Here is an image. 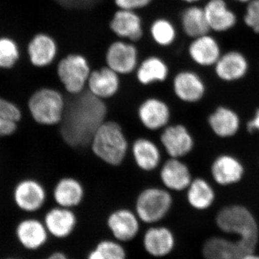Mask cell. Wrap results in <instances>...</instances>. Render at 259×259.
<instances>
[{"label": "cell", "mask_w": 259, "mask_h": 259, "mask_svg": "<svg viewBox=\"0 0 259 259\" xmlns=\"http://www.w3.org/2000/svg\"><path fill=\"white\" fill-rule=\"evenodd\" d=\"M71 97L59 125L61 139L72 148L89 147L97 130L107 120L108 106L87 90Z\"/></svg>", "instance_id": "1"}, {"label": "cell", "mask_w": 259, "mask_h": 259, "mask_svg": "<svg viewBox=\"0 0 259 259\" xmlns=\"http://www.w3.org/2000/svg\"><path fill=\"white\" fill-rule=\"evenodd\" d=\"M89 147L99 161L118 167L125 162L131 144L122 126L117 121L107 120L97 130Z\"/></svg>", "instance_id": "2"}, {"label": "cell", "mask_w": 259, "mask_h": 259, "mask_svg": "<svg viewBox=\"0 0 259 259\" xmlns=\"http://www.w3.org/2000/svg\"><path fill=\"white\" fill-rule=\"evenodd\" d=\"M215 223L223 233L236 235L252 249H256L259 241L258 223L244 206L232 204L223 207L216 215Z\"/></svg>", "instance_id": "3"}, {"label": "cell", "mask_w": 259, "mask_h": 259, "mask_svg": "<svg viewBox=\"0 0 259 259\" xmlns=\"http://www.w3.org/2000/svg\"><path fill=\"white\" fill-rule=\"evenodd\" d=\"M27 105L29 114L35 123L44 127H53L60 125L67 101L59 90L44 87L30 95Z\"/></svg>", "instance_id": "4"}, {"label": "cell", "mask_w": 259, "mask_h": 259, "mask_svg": "<svg viewBox=\"0 0 259 259\" xmlns=\"http://www.w3.org/2000/svg\"><path fill=\"white\" fill-rule=\"evenodd\" d=\"M174 202L170 191L163 187L149 186L138 194L134 211L141 223L148 226L159 224L171 212Z\"/></svg>", "instance_id": "5"}, {"label": "cell", "mask_w": 259, "mask_h": 259, "mask_svg": "<svg viewBox=\"0 0 259 259\" xmlns=\"http://www.w3.org/2000/svg\"><path fill=\"white\" fill-rule=\"evenodd\" d=\"M93 69L88 58L81 53H70L61 58L56 66L58 79L71 97L87 90Z\"/></svg>", "instance_id": "6"}, {"label": "cell", "mask_w": 259, "mask_h": 259, "mask_svg": "<svg viewBox=\"0 0 259 259\" xmlns=\"http://www.w3.org/2000/svg\"><path fill=\"white\" fill-rule=\"evenodd\" d=\"M140 61L136 42L117 38L110 42L105 50V65L121 76L134 74Z\"/></svg>", "instance_id": "7"}, {"label": "cell", "mask_w": 259, "mask_h": 259, "mask_svg": "<svg viewBox=\"0 0 259 259\" xmlns=\"http://www.w3.org/2000/svg\"><path fill=\"white\" fill-rule=\"evenodd\" d=\"M214 76L225 83H234L245 79L250 71L249 58L239 49L223 51L213 66Z\"/></svg>", "instance_id": "8"}, {"label": "cell", "mask_w": 259, "mask_h": 259, "mask_svg": "<svg viewBox=\"0 0 259 259\" xmlns=\"http://www.w3.org/2000/svg\"><path fill=\"white\" fill-rule=\"evenodd\" d=\"M47 190L41 182L34 178L19 181L13 190V200L22 212H38L47 203Z\"/></svg>", "instance_id": "9"}, {"label": "cell", "mask_w": 259, "mask_h": 259, "mask_svg": "<svg viewBox=\"0 0 259 259\" xmlns=\"http://www.w3.org/2000/svg\"><path fill=\"white\" fill-rule=\"evenodd\" d=\"M223 52L221 41L212 32L190 39L187 47L191 62L202 69H212Z\"/></svg>", "instance_id": "10"}, {"label": "cell", "mask_w": 259, "mask_h": 259, "mask_svg": "<svg viewBox=\"0 0 259 259\" xmlns=\"http://www.w3.org/2000/svg\"><path fill=\"white\" fill-rule=\"evenodd\" d=\"M141 224L134 209L127 207L113 209L106 218V226L112 238L122 243H130L137 238Z\"/></svg>", "instance_id": "11"}, {"label": "cell", "mask_w": 259, "mask_h": 259, "mask_svg": "<svg viewBox=\"0 0 259 259\" xmlns=\"http://www.w3.org/2000/svg\"><path fill=\"white\" fill-rule=\"evenodd\" d=\"M202 7L209 32L214 35L228 33L238 26L239 17L228 0H205Z\"/></svg>", "instance_id": "12"}, {"label": "cell", "mask_w": 259, "mask_h": 259, "mask_svg": "<svg viewBox=\"0 0 259 259\" xmlns=\"http://www.w3.org/2000/svg\"><path fill=\"white\" fill-rule=\"evenodd\" d=\"M172 90L181 102L194 104L201 101L205 96L207 84L204 78L195 70L182 69L174 76Z\"/></svg>", "instance_id": "13"}, {"label": "cell", "mask_w": 259, "mask_h": 259, "mask_svg": "<svg viewBox=\"0 0 259 259\" xmlns=\"http://www.w3.org/2000/svg\"><path fill=\"white\" fill-rule=\"evenodd\" d=\"M137 117L141 125L147 131H161L170 124L171 107L160 97H148L138 107Z\"/></svg>", "instance_id": "14"}, {"label": "cell", "mask_w": 259, "mask_h": 259, "mask_svg": "<svg viewBox=\"0 0 259 259\" xmlns=\"http://www.w3.org/2000/svg\"><path fill=\"white\" fill-rule=\"evenodd\" d=\"M160 144L168 158L185 157L193 151L194 140L190 131L182 124H169L162 130Z\"/></svg>", "instance_id": "15"}, {"label": "cell", "mask_w": 259, "mask_h": 259, "mask_svg": "<svg viewBox=\"0 0 259 259\" xmlns=\"http://www.w3.org/2000/svg\"><path fill=\"white\" fill-rule=\"evenodd\" d=\"M177 239L171 228L160 224L149 226L142 237L145 252L155 258H166L176 248Z\"/></svg>", "instance_id": "16"}, {"label": "cell", "mask_w": 259, "mask_h": 259, "mask_svg": "<svg viewBox=\"0 0 259 259\" xmlns=\"http://www.w3.org/2000/svg\"><path fill=\"white\" fill-rule=\"evenodd\" d=\"M110 31L118 39L137 42L144 35V23L138 12L117 9L109 22Z\"/></svg>", "instance_id": "17"}, {"label": "cell", "mask_w": 259, "mask_h": 259, "mask_svg": "<svg viewBox=\"0 0 259 259\" xmlns=\"http://www.w3.org/2000/svg\"><path fill=\"white\" fill-rule=\"evenodd\" d=\"M241 240L223 236H212L204 242L202 255L204 259H239L246 253L255 252Z\"/></svg>", "instance_id": "18"}, {"label": "cell", "mask_w": 259, "mask_h": 259, "mask_svg": "<svg viewBox=\"0 0 259 259\" xmlns=\"http://www.w3.org/2000/svg\"><path fill=\"white\" fill-rule=\"evenodd\" d=\"M158 169L162 187L171 192L186 191L193 180L190 168L181 158H168Z\"/></svg>", "instance_id": "19"}, {"label": "cell", "mask_w": 259, "mask_h": 259, "mask_svg": "<svg viewBox=\"0 0 259 259\" xmlns=\"http://www.w3.org/2000/svg\"><path fill=\"white\" fill-rule=\"evenodd\" d=\"M120 89V75L106 65L93 69L87 85L89 93L104 101L117 96Z\"/></svg>", "instance_id": "20"}, {"label": "cell", "mask_w": 259, "mask_h": 259, "mask_svg": "<svg viewBox=\"0 0 259 259\" xmlns=\"http://www.w3.org/2000/svg\"><path fill=\"white\" fill-rule=\"evenodd\" d=\"M29 61L34 67L42 69L54 64L59 54V44L47 32H38L30 39L27 47Z\"/></svg>", "instance_id": "21"}, {"label": "cell", "mask_w": 259, "mask_h": 259, "mask_svg": "<svg viewBox=\"0 0 259 259\" xmlns=\"http://www.w3.org/2000/svg\"><path fill=\"white\" fill-rule=\"evenodd\" d=\"M42 221L50 236L56 239L69 238L78 226V217L74 209L57 205L47 211Z\"/></svg>", "instance_id": "22"}, {"label": "cell", "mask_w": 259, "mask_h": 259, "mask_svg": "<svg viewBox=\"0 0 259 259\" xmlns=\"http://www.w3.org/2000/svg\"><path fill=\"white\" fill-rule=\"evenodd\" d=\"M161 148L152 139L139 137L131 144V155L136 167L145 173L158 169L162 163Z\"/></svg>", "instance_id": "23"}, {"label": "cell", "mask_w": 259, "mask_h": 259, "mask_svg": "<svg viewBox=\"0 0 259 259\" xmlns=\"http://www.w3.org/2000/svg\"><path fill=\"white\" fill-rule=\"evenodd\" d=\"M15 236L23 248L34 251L45 246L50 235L44 221L37 218H27L17 225Z\"/></svg>", "instance_id": "24"}, {"label": "cell", "mask_w": 259, "mask_h": 259, "mask_svg": "<svg viewBox=\"0 0 259 259\" xmlns=\"http://www.w3.org/2000/svg\"><path fill=\"white\" fill-rule=\"evenodd\" d=\"M52 195L56 205L74 209L83 203L86 190L82 182L77 178L65 176L56 182Z\"/></svg>", "instance_id": "25"}, {"label": "cell", "mask_w": 259, "mask_h": 259, "mask_svg": "<svg viewBox=\"0 0 259 259\" xmlns=\"http://www.w3.org/2000/svg\"><path fill=\"white\" fill-rule=\"evenodd\" d=\"M138 82L148 87L165 82L170 76V68L164 59L157 55H150L140 61L135 71Z\"/></svg>", "instance_id": "26"}, {"label": "cell", "mask_w": 259, "mask_h": 259, "mask_svg": "<svg viewBox=\"0 0 259 259\" xmlns=\"http://www.w3.org/2000/svg\"><path fill=\"white\" fill-rule=\"evenodd\" d=\"M244 175V167L241 162L231 156L223 154L218 156L211 166V175L216 183L228 186L238 183Z\"/></svg>", "instance_id": "27"}, {"label": "cell", "mask_w": 259, "mask_h": 259, "mask_svg": "<svg viewBox=\"0 0 259 259\" xmlns=\"http://www.w3.org/2000/svg\"><path fill=\"white\" fill-rule=\"evenodd\" d=\"M180 24L182 32L190 40L210 32L201 5H187L181 11Z\"/></svg>", "instance_id": "28"}, {"label": "cell", "mask_w": 259, "mask_h": 259, "mask_svg": "<svg viewBox=\"0 0 259 259\" xmlns=\"http://www.w3.org/2000/svg\"><path fill=\"white\" fill-rule=\"evenodd\" d=\"M208 124L218 137L230 138L238 133L241 120L238 114L232 109L221 106L209 116Z\"/></svg>", "instance_id": "29"}, {"label": "cell", "mask_w": 259, "mask_h": 259, "mask_svg": "<svg viewBox=\"0 0 259 259\" xmlns=\"http://www.w3.org/2000/svg\"><path fill=\"white\" fill-rule=\"evenodd\" d=\"M186 192L187 202L192 208L197 211L209 209L215 199V193L212 186L201 177L193 179Z\"/></svg>", "instance_id": "30"}, {"label": "cell", "mask_w": 259, "mask_h": 259, "mask_svg": "<svg viewBox=\"0 0 259 259\" xmlns=\"http://www.w3.org/2000/svg\"><path fill=\"white\" fill-rule=\"evenodd\" d=\"M23 115L21 109L16 103L0 97V139L16 134Z\"/></svg>", "instance_id": "31"}, {"label": "cell", "mask_w": 259, "mask_h": 259, "mask_svg": "<svg viewBox=\"0 0 259 259\" xmlns=\"http://www.w3.org/2000/svg\"><path fill=\"white\" fill-rule=\"evenodd\" d=\"M149 35L151 40L158 47L168 48L176 42L178 30L171 20L160 17L153 20L151 23Z\"/></svg>", "instance_id": "32"}, {"label": "cell", "mask_w": 259, "mask_h": 259, "mask_svg": "<svg viewBox=\"0 0 259 259\" xmlns=\"http://www.w3.org/2000/svg\"><path fill=\"white\" fill-rule=\"evenodd\" d=\"M20 57V47L16 40L8 36L0 37V69L14 67Z\"/></svg>", "instance_id": "33"}, {"label": "cell", "mask_w": 259, "mask_h": 259, "mask_svg": "<svg viewBox=\"0 0 259 259\" xmlns=\"http://www.w3.org/2000/svg\"><path fill=\"white\" fill-rule=\"evenodd\" d=\"M94 248L100 259H127V251L124 243L112 238L97 242Z\"/></svg>", "instance_id": "34"}, {"label": "cell", "mask_w": 259, "mask_h": 259, "mask_svg": "<svg viewBox=\"0 0 259 259\" xmlns=\"http://www.w3.org/2000/svg\"><path fill=\"white\" fill-rule=\"evenodd\" d=\"M242 22L250 32L259 35V0H252L245 5Z\"/></svg>", "instance_id": "35"}, {"label": "cell", "mask_w": 259, "mask_h": 259, "mask_svg": "<svg viewBox=\"0 0 259 259\" xmlns=\"http://www.w3.org/2000/svg\"><path fill=\"white\" fill-rule=\"evenodd\" d=\"M153 0H113L117 9L139 12L152 4Z\"/></svg>", "instance_id": "36"}, {"label": "cell", "mask_w": 259, "mask_h": 259, "mask_svg": "<svg viewBox=\"0 0 259 259\" xmlns=\"http://www.w3.org/2000/svg\"><path fill=\"white\" fill-rule=\"evenodd\" d=\"M58 4L65 8H75V7L87 6L91 4L95 0H55Z\"/></svg>", "instance_id": "37"}, {"label": "cell", "mask_w": 259, "mask_h": 259, "mask_svg": "<svg viewBox=\"0 0 259 259\" xmlns=\"http://www.w3.org/2000/svg\"><path fill=\"white\" fill-rule=\"evenodd\" d=\"M247 130L248 132L253 133L259 131V108L255 111L254 117L247 123Z\"/></svg>", "instance_id": "38"}, {"label": "cell", "mask_w": 259, "mask_h": 259, "mask_svg": "<svg viewBox=\"0 0 259 259\" xmlns=\"http://www.w3.org/2000/svg\"><path fill=\"white\" fill-rule=\"evenodd\" d=\"M44 259H71L64 252L55 251L48 255L47 258Z\"/></svg>", "instance_id": "39"}, {"label": "cell", "mask_w": 259, "mask_h": 259, "mask_svg": "<svg viewBox=\"0 0 259 259\" xmlns=\"http://www.w3.org/2000/svg\"><path fill=\"white\" fill-rule=\"evenodd\" d=\"M239 259H259V255L256 254L255 252H251V253L243 255Z\"/></svg>", "instance_id": "40"}, {"label": "cell", "mask_w": 259, "mask_h": 259, "mask_svg": "<svg viewBox=\"0 0 259 259\" xmlns=\"http://www.w3.org/2000/svg\"><path fill=\"white\" fill-rule=\"evenodd\" d=\"M182 3L186 5H200L204 0H180Z\"/></svg>", "instance_id": "41"}, {"label": "cell", "mask_w": 259, "mask_h": 259, "mask_svg": "<svg viewBox=\"0 0 259 259\" xmlns=\"http://www.w3.org/2000/svg\"><path fill=\"white\" fill-rule=\"evenodd\" d=\"M228 1L230 2V3H236V4L238 5H246L248 4V3H249L250 2H251L252 0H228Z\"/></svg>", "instance_id": "42"}, {"label": "cell", "mask_w": 259, "mask_h": 259, "mask_svg": "<svg viewBox=\"0 0 259 259\" xmlns=\"http://www.w3.org/2000/svg\"><path fill=\"white\" fill-rule=\"evenodd\" d=\"M5 259H19V258H5Z\"/></svg>", "instance_id": "43"}]
</instances>
